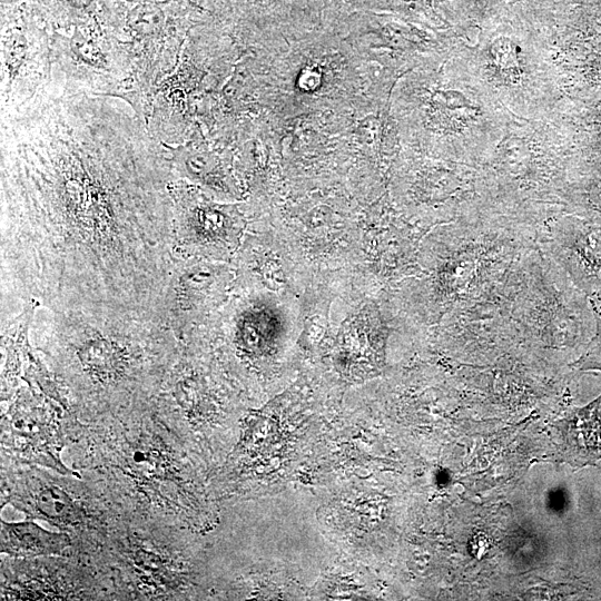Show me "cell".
I'll return each instance as SVG.
<instances>
[{
  "mask_svg": "<svg viewBox=\"0 0 601 601\" xmlns=\"http://www.w3.org/2000/svg\"><path fill=\"white\" fill-rule=\"evenodd\" d=\"M172 195L177 242L183 250L223 258L238 249L243 225L231 206L209 202L189 190Z\"/></svg>",
  "mask_w": 601,
  "mask_h": 601,
  "instance_id": "1",
  "label": "cell"
},
{
  "mask_svg": "<svg viewBox=\"0 0 601 601\" xmlns=\"http://www.w3.org/2000/svg\"><path fill=\"white\" fill-rule=\"evenodd\" d=\"M595 314L596 332L581 357L571 367L580 372H601V304L591 305Z\"/></svg>",
  "mask_w": 601,
  "mask_h": 601,
  "instance_id": "7",
  "label": "cell"
},
{
  "mask_svg": "<svg viewBox=\"0 0 601 601\" xmlns=\"http://www.w3.org/2000/svg\"><path fill=\"white\" fill-rule=\"evenodd\" d=\"M557 258L591 305L601 304V228L574 226L556 236Z\"/></svg>",
  "mask_w": 601,
  "mask_h": 601,
  "instance_id": "3",
  "label": "cell"
},
{
  "mask_svg": "<svg viewBox=\"0 0 601 601\" xmlns=\"http://www.w3.org/2000/svg\"><path fill=\"white\" fill-rule=\"evenodd\" d=\"M32 498V508L38 518L57 524H70L75 519L73 501L57 487L44 486Z\"/></svg>",
  "mask_w": 601,
  "mask_h": 601,
  "instance_id": "5",
  "label": "cell"
},
{
  "mask_svg": "<svg viewBox=\"0 0 601 601\" xmlns=\"http://www.w3.org/2000/svg\"><path fill=\"white\" fill-rule=\"evenodd\" d=\"M82 359L96 376L110 377L120 370V358L106 342L91 343L82 351Z\"/></svg>",
  "mask_w": 601,
  "mask_h": 601,
  "instance_id": "6",
  "label": "cell"
},
{
  "mask_svg": "<svg viewBox=\"0 0 601 601\" xmlns=\"http://www.w3.org/2000/svg\"><path fill=\"white\" fill-rule=\"evenodd\" d=\"M70 546V538L37 526L32 521L5 524L2 529V551L14 556H44L61 553Z\"/></svg>",
  "mask_w": 601,
  "mask_h": 601,
  "instance_id": "4",
  "label": "cell"
},
{
  "mask_svg": "<svg viewBox=\"0 0 601 601\" xmlns=\"http://www.w3.org/2000/svg\"><path fill=\"white\" fill-rule=\"evenodd\" d=\"M555 461L574 469L601 461V394L583 408L570 410L553 425Z\"/></svg>",
  "mask_w": 601,
  "mask_h": 601,
  "instance_id": "2",
  "label": "cell"
}]
</instances>
